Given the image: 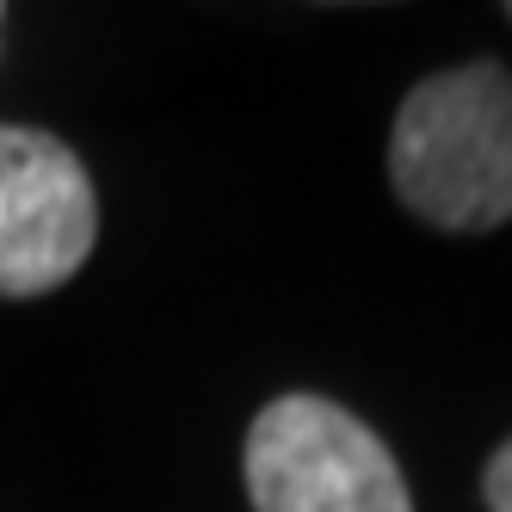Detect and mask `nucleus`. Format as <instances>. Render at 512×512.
<instances>
[{
  "label": "nucleus",
  "instance_id": "obj_5",
  "mask_svg": "<svg viewBox=\"0 0 512 512\" xmlns=\"http://www.w3.org/2000/svg\"><path fill=\"white\" fill-rule=\"evenodd\" d=\"M506 19H512V7H506Z\"/></svg>",
  "mask_w": 512,
  "mask_h": 512
},
{
  "label": "nucleus",
  "instance_id": "obj_2",
  "mask_svg": "<svg viewBox=\"0 0 512 512\" xmlns=\"http://www.w3.org/2000/svg\"><path fill=\"white\" fill-rule=\"evenodd\" d=\"M253 512H414L389 445L327 395H278L247 432Z\"/></svg>",
  "mask_w": 512,
  "mask_h": 512
},
{
  "label": "nucleus",
  "instance_id": "obj_1",
  "mask_svg": "<svg viewBox=\"0 0 512 512\" xmlns=\"http://www.w3.org/2000/svg\"><path fill=\"white\" fill-rule=\"evenodd\" d=\"M389 186L420 223L451 235L512 223V75L500 62L426 75L401 99Z\"/></svg>",
  "mask_w": 512,
  "mask_h": 512
},
{
  "label": "nucleus",
  "instance_id": "obj_4",
  "mask_svg": "<svg viewBox=\"0 0 512 512\" xmlns=\"http://www.w3.org/2000/svg\"><path fill=\"white\" fill-rule=\"evenodd\" d=\"M482 500L494 506V512H512V438L488 457V469H482Z\"/></svg>",
  "mask_w": 512,
  "mask_h": 512
},
{
  "label": "nucleus",
  "instance_id": "obj_3",
  "mask_svg": "<svg viewBox=\"0 0 512 512\" xmlns=\"http://www.w3.org/2000/svg\"><path fill=\"white\" fill-rule=\"evenodd\" d=\"M99 198L75 149L0 124V297H44L87 266Z\"/></svg>",
  "mask_w": 512,
  "mask_h": 512
}]
</instances>
